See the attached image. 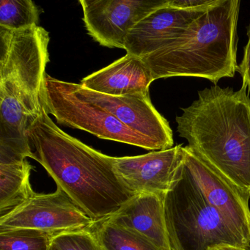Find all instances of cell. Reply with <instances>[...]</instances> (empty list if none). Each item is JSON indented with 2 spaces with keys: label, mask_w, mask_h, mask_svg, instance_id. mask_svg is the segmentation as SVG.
Instances as JSON below:
<instances>
[{
  "label": "cell",
  "mask_w": 250,
  "mask_h": 250,
  "mask_svg": "<svg viewBox=\"0 0 250 250\" xmlns=\"http://www.w3.org/2000/svg\"><path fill=\"white\" fill-rule=\"evenodd\" d=\"M96 222L62 190L36 194L24 204L0 217V232L32 229L52 234L90 230Z\"/></svg>",
  "instance_id": "obj_7"
},
{
  "label": "cell",
  "mask_w": 250,
  "mask_h": 250,
  "mask_svg": "<svg viewBox=\"0 0 250 250\" xmlns=\"http://www.w3.org/2000/svg\"><path fill=\"white\" fill-rule=\"evenodd\" d=\"M27 139L34 160L47 171L58 188L96 223L113 216L134 197L117 175L113 157L61 129L43 103Z\"/></svg>",
  "instance_id": "obj_1"
},
{
  "label": "cell",
  "mask_w": 250,
  "mask_h": 250,
  "mask_svg": "<svg viewBox=\"0 0 250 250\" xmlns=\"http://www.w3.org/2000/svg\"><path fill=\"white\" fill-rule=\"evenodd\" d=\"M115 172L134 195L165 197L181 175L184 163L183 145L141 156L113 157Z\"/></svg>",
  "instance_id": "obj_10"
},
{
  "label": "cell",
  "mask_w": 250,
  "mask_h": 250,
  "mask_svg": "<svg viewBox=\"0 0 250 250\" xmlns=\"http://www.w3.org/2000/svg\"><path fill=\"white\" fill-rule=\"evenodd\" d=\"M42 102L58 124L83 130L103 140L155 150L147 140L120 122L109 111L77 94L71 83L45 74Z\"/></svg>",
  "instance_id": "obj_6"
},
{
  "label": "cell",
  "mask_w": 250,
  "mask_h": 250,
  "mask_svg": "<svg viewBox=\"0 0 250 250\" xmlns=\"http://www.w3.org/2000/svg\"><path fill=\"white\" fill-rule=\"evenodd\" d=\"M53 244L59 250H104L90 230L57 235Z\"/></svg>",
  "instance_id": "obj_19"
},
{
  "label": "cell",
  "mask_w": 250,
  "mask_h": 250,
  "mask_svg": "<svg viewBox=\"0 0 250 250\" xmlns=\"http://www.w3.org/2000/svg\"><path fill=\"white\" fill-rule=\"evenodd\" d=\"M208 250H248L244 247L238 246L231 245V244H220L210 247Z\"/></svg>",
  "instance_id": "obj_22"
},
{
  "label": "cell",
  "mask_w": 250,
  "mask_h": 250,
  "mask_svg": "<svg viewBox=\"0 0 250 250\" xmlns=\"http://www.w3.org/2000/svg\"><path fill=\"white\" fill-rule=\"evenodd\" d=\"M82 97L109 111L120 122L151 143L155 150L173 147V134L168 121L154 107L149 93L112 96L71 83Z\"/></svg>",
  "instance_id": "obj_9"
},
{
  "label": "cell",
  "mask_w": 250,
  "mask_h": 250,
  "mask_svg": "<svg viewBox=\"0 0 250 250\" xmlns=\"http://www.w3.org/2000/svg\"><path fill=\"white\" fill-rule=\"evenodd\" d=\"M33 167L27 160L0 164V217L11 213L36 194L30 185Z\"/></svg>",
  "instance_id": "obj_15"
},
{
  "label": "cell",
  "mask_w": 250,
  "mask_h": 250,
  "mask_svg": "<svg viewBox=\"0 0 250 250\" xmlns=\"http://www.w3.org/2000/svg\"><path fill=\"white\" fill-rule=\"evenodd\" d=\"M55 235L32 229L0 232V250H49Z\"/></svg>",
  "instance_id": "obj_18"
},
{
  "label": "cell",
  "mask_w": 250,
  "mask_h": 250,
  "mask_svg": "<svg viewBox=\"0 0 250 250\" xmlns=\"http://www.w3.org/2000/svg\"><path fill=\"white\" fill-rule=\"evenodd\" d=\"M219 0H169L168 5L182 10H206L219 2Z\"/></svg>",
  "instance_id": "obj_20"
},
{
  "label": "cell",
  "mask_w": 250,
  "mask_h": 250,
  "mask_svg": "<svg viewBox=\"0 0 250 250\" xmlns=\"http://www.w3.org/2000/svg\"><path fill=\"white\" fill-rule=\"evenodd\" d=\"M207 10L178 9L169 6L167 3L149 14L131 29L124 49L127 54L140 58L153 53L182 34Z\"/></svg>",
  "instance_id": "obj_12"
},
{
  "label": "cell",
  "mask_w": 250,
  "mask_h": 250,
  "mask_svg": "<svg viewBox=\"0 0 250 250\" xmlns=\"http://www.w3.org/2000/svg\"><path fill=\"white\" fill-rule=\"evenodd\" d=\"M106 220L138 232L161 250H171L164 197L152 194H136Z\"/></svg>",
  "instance_id": "obj_14"
},
{
  "label": "cell",
  "mask_w": 250,
  "mask_h": 250,
  "mask_svg": "<svg viewBox=\"0 0 250 250\" xmlns=\"http://www.w3.org/2000/svg\"><path fill=\"white\" fill-rule=\"evenodd\" d=\"M155 81L143 58L126 54L110 65L84 77L81 85L96 93L112 96L149 93Z\"/></svg>",
  "instance_id": "obj_13"
},
{
  "label": "cell",
  "mask_w": 250,
  "mask_h": 250,
  "mask_svg": "<svg viewBox=\"0 0 250 250\" xmlns=\"http://www.w3.org/2000/svg\"><path fill=\"white\" fill-rule=\"evenodd\" d=\"M40 14V10L31 0H2L0 28L18 31L38 26Z\"/></svg>",
  "instance_id": "obj_17"
},
{
  "label": "cell",
  "mask_w": 250,
  "mask_h": 250,
  "mask_svg": "<svg viewBox=\"0 0 250 250\" xmlns=\"http://www.w3.org/2000/svg\"><path fill=\"white\" fill-rule=\"evenodd\" d=\"M212 86L177 116L188 147L250 199V96Z\"/></svg>",
  "instance_id": "obj_3"
},
{
  "label": "cell",
  "mask_w": 250,
  "mask_h": 250,
  "mask_svg": "<svg viewBox=\"0 0 250 250\" xmlns=\"http://www.w3.org/2000/svg\"><path fill=\"white\" fill-rule=\"evenodd\" d=\"M171 250H208L220 244L250 250L238 231L206 200L187 168L164 197Z\"/></svg>",
  "instance_id": "obj_5"
},
{
  "label": "cell",
  "mask_w": 250,
  "mask_h": 250,
  "mask_svg": "<svg viewBox=\"0 0 250 250\" xmlns=\"http://www.w3.org/2000/svg\"><path fill=\"white\" fill-rule=\"evenodd\" d=\"M49 32L0 28V164L34 159L27 132L42 109Z\"/></svg>",
  "instance_id": "obj_2"
},
{
  "label": "cell",
  "mask_w": 250,
  "mask_h": 250,
  "mask_svg": "<svg viewBox=\"0 0 250 250\" xmlns=\"http://www.w3.org/2000/svg\"><path fill=\"white\" fill-rule=\"evenodd\" d=\"M239 0H219L166 46L143 58L154 80L197 77L218 83L237 71Z\"/></svg>",
  "instance_id": "obj_4"
},
{
  "label": "cell",
  "mask_w": 250,
  "mask_h": 250,
  "mask_svg": "<svg viewBox=\"0 0 250 250\" xmlns=\"http://www.w3.org/2000/svg\"><path fill=\"white\" fill-rule=\"evenodd\" d=\"M237 71L242 77V86L250 91V27L248 30V42L244 49V57L241 63L237 67Z\"/></svg>",
  "instance_id": "obj_21"
},
{
  "label": "cell",
  "mask_w": 250,
  "mask_h": 250,
  "mask_svg": "<svg viewBox=\"0 0 250 250\" xmlns=\"http://www.w3.org/2000/svg\"><path fill=\"white\" fill-rule=\"evenodd\" d=\"M98 224L90 231L104 250H161L135 231L107 220Z\"/></svg>",
  "instance_id": "obj_16"
},
{
  "label": "cell",
  "mask_w": 250,
  "mask_h": 250,
  "mask_svg": "<svg viewBox=\"0 0 250 250\" xmlns=\"http://www.w3.org/2000/svg\"><path fill=\"white\" fill-rule=\"evenodd\" d=\"M184 166L213 208L238 231L250 246V200L222 174L184 147Z\"/></svg>",
  "instance_id": "obj_11"
},
{
  "label": "cell",
  "mask_w": 250,
  "mask_h": 250,
  "mask_svg": "<svg viewBox=\"0 0 250 250\" xmlns=\"http://www.w3.org/2000/svg\"><path fill=\"white\" fill-rule=\"evenodd\" d=\"M59 250L56 247H55L54 244H52V247H51L50 250Z\"/></svg>",
  "instance_id": "obj_23"
},
{
  "label": "cell",
  "mask_w": 250,
  "mask_h": 250,
  "mask_svg": "<svg viewBox=\"0 0 250 250\" xmlns=\"http://www.w3.org/2000/svg\"><path fill=\"white\" fill-rule=\"evenodd\" d=\"M169 0H80L83 21L93 40L108 48L125 49L131 29Z\"/></svg>",
  "instance_id": "obj_8"
}]
</instances>
